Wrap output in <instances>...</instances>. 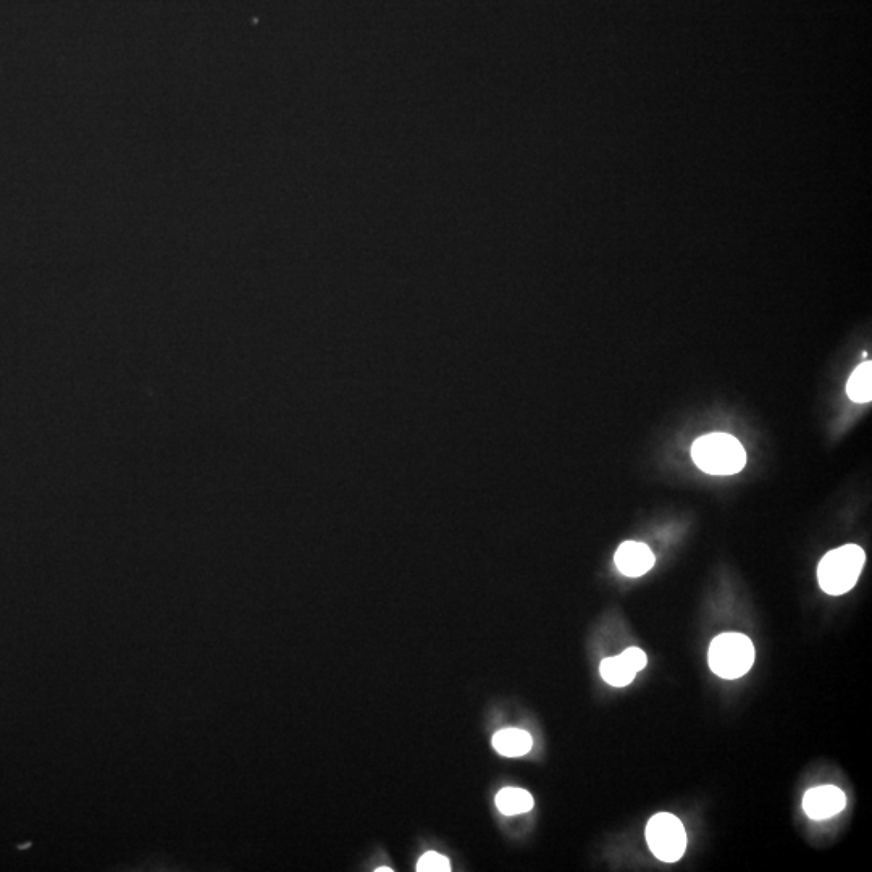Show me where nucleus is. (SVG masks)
I'll return each instance as SVG.
<instances>
[{"instance_id":"6e6552de","label":"nucleus","mask_w":872,"mask_h":872,"mask_svg":"<svg viewBox=\"0 0 872 872\" xmlns=\"http://www.w3.org/2000/svg\"><path fill=\"white\" fill-rule=\"evenodd\" d=\"M533 740L529 732L520 729L501 730L493 737V748L506 758H519L532 750Z\"/></svg>"},{"instance_id":"1a4fd4ad","label":"nucleus","mask_w":872,"mask_h":872,"mask_svg":"<svg viewBox=\"0 0 872 872\" xmlns=\"http://www.w3.org/2000/svg\"><path fill=\"white\" fill-rule=\"evenodd\" d=\"M496 806L506 816H516L532 810L533 798L527 790L508 787L496 795Z\"/></svg>"},{"instance_id":"f8f14e48","label":"nucleus","mask_w":872,"mask_h":872,"mask_svg":"<svg viewBox=\"0 0 872 872\" xmlns=\"http://www.w3.org/2000/svg\"><path fill=\"white\" fill-rule=\"evenodd\" d=\"M383 871H385V872H391V871H393V869H390V868H378V869H377V872H383Z\"/></svg>"},{"instance_id":"20e7f679","label":"nucleus","mask_w":872,"mask_h":872,"mask_svg":"<svg viewBox=\"0 0 872 872\" xmlns=\"http://www.w3.org/2000/svg\"><path fill=\"white\" fill-rule=\"evenodd\" d=\"M645 837L653 855L664 863H677L687 850L684 824L671 813L654 814L646 824Z\"/></svg>"},{"instance_id":"423d86ee","label":"nucleus","mask_w":872,"mask_h":872,"mask_svg":"<svg viewBox=\"0 0 872 872\" xmlns=\"http://www.w3.org/2000/svg\"><path fill=\"white\" fill-rule=\"evenodd\" d=\"M847 806L845 793L834 785H821L810 789L803 797V810L814 821L834 818Z\"/></svg>"},{"instance_id":"7ed1b4c3","label":"nucleus","mask_w":872,"mask_h":872,"mask_svg":"<svg viewBox=\"0 0 872 872\" xmlns=\"http://www.w3.org/2000/svg\"><path fill=\"white\" fill-rule=\"evenodd\" d=\"M755 663V646L747 635L726 632L709 646V667L722 679H740Z\"/></svg>"},{"instance_id":"f03ea898","label":"nucleus","mask_w":872,"mask_h":872,"mask_svg":"<svg viewBox=\"0 0 872 872\" xmlns=\"http://www.w3.org/2000/svg\"><path fill=\"white\" fill-rule=\"evenodd\" d=\"M864 562L866 553L858 545L840 546L837 550L829 551L819 562V587L827 595H845L860 579Z\"/></svg>"},{"instance_id":"0eeeda50","label":"nucleus","mask_w":872,"mask_h":872,"mask_svg":"<svg viewBox=\"0 0 872 872\" xmlns=\"http://www.w3.org/2000/svg\"><path fill=\"white\" fill-rule=\"evenodd\" d=\"M654 561L656 559H654V554L651 553L650 548L640 541H625L619 546V550L614 556V562H616L619 572L625 577H632V579H637V577L645 575L646 572H650L653 569Z\"/></svg>"},{"instance_id":"39448f33","label":"nucleus","mask_w":872,"mask_h":872,"mask_svg":"<svg viewBox=\"0 0 872 872\" xmlns=\"http://www.w3.org/2000/svg\"><path fill=\"white\" fill-rule=\"evenodd\" d=\"M648 656L640 648H627L624 653L613 658L603 659L600 666L601 677L613 687H627L634 682L638 672L645 669Z\"/></svg>"},{"instance_id":"9d476101","label":"nucleus","mask_w":872,"mask_h":872,"mask_svg":"<svg viewBox=\"0 0 872 872\" xmlns=\"http://www.w3.org/2000/svg\"><path fill=\"white\" fill-rule=\"evenodd\" d=\"M848 398L855 403H869L872 399V364L863 362L856 367L847 385Z\"/></svg>"},{"instance_id":"9b49d317","label":"nucleus","mask_w":872,"mask_h":872,"mask_svg":"<svg viewBox=\"0 0 872 872\" xmlns=\"http://www.w3.org/2000/svg\"><path fill=\"white\" fill-rule=\"evenodd\" d=\"M417 871L420 872H448L451 871V863L448 858L440 855V853L428 852L425 853L417 864Z\"/></svg>"},{"instance_id":"f257e3e1","label":"nucleus","mask_w":872,"mask_h":872,"mask_svg":"<svg viewBox=\"0 0 872 872\" xmlns=\"http://www.w3.org/2000/svg\"><path fill=\"white\" fill-rule=\"evenodd\" d=\"M693 462L709 475H734L747 464V453L735 436L711 433L693 443Z\"/></svg>"}]
</instances>
